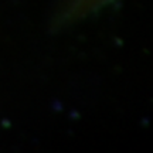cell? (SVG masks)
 Returning <instances> with one entry per match:
<instances>
[{"instance_id": "6da1fadb", "label": "cell", "mask_w": 153, "mask_h": 153, "mask_svg": "<svg viewBox=\"0 0 153 153\" xmlns=\"http://www.w3.org/2000/svg\"><path fill=\"white\" fill-rule=\"evenodd\" d=\"M109 1L111 0H67V7L64 13L67 19L85 17Z\"/></svg>"}]
</instances>
